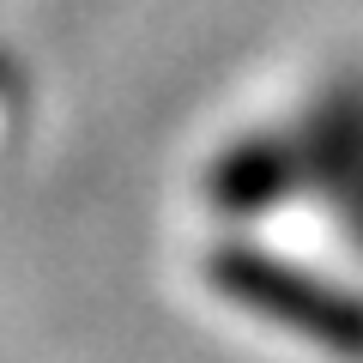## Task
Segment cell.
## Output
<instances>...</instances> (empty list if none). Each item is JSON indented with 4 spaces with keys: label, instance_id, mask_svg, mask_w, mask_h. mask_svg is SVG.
Wrapping results in <instances>:
<instances>
[{
    "label": "cell",
    "instance_id": "cell-1",
    "mask_svg": "<svg viewBox=\"0 0 363 363\" xmlns=\"http://www.w3.org/2000/svg\"><path fill=\"white\" fill-rule=\"evenodd\" d=\"M218 285L236 303H248L255 315H267V321L297 327V333H309L315 345L339 351V357H363V303L345 297V291H333L315 272L267 260L255 248H236L218 267Z\"/></svg>",
    "mask_w": 363,
    "mask_h": 363
}]
</instances>
